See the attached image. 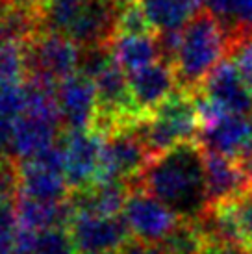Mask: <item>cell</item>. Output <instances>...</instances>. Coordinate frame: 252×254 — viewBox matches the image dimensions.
Returning a JSON list of instances; mask_svg holds the SVG:
<instances>
[{
  "mask_svg": "<svg viewBox=\"0 0 252 254\" xmlns=\"http://www.w3.org/2000/svg\"><path fill=\"white\" fill-rule=\"evenodd\" d=\"M152 32L154 28L150 26L139 2H132L119 9L117 36H141V34H152Z\"/></svg>",
  "mask_w": 252,
  "mask_h": 254,
  "instance_id": "603a6c76",
  "label": "cell"
},
{
  "mask_svg": "<svg viewBox=\"0 0 252 254\" xmlns=\"http://www.w3.org/2000/svg\"><path fill=\"white\" fill-rule=\"evenodd\" d=\"M133 130L147 147L152 160L176 145L193 143L198 139L200 132L195 95L178 89L156 112L141 117L133 125Z\"/></svg>",
  "mask_w": 252,
  "mask_h": 254,
  "instance_id": "3957f363",
  "label": "cell"
},
{
  "mask_svg": "<svg viewBox=\"0 0 252 254\" xmlns=\"http://www.w3.org/2000/svg\"><path fill=\"white\" fill-rule=\"evenodd\" d=\"M132 184L145 188L184 221H196L210 206L204 150L196 141L176 145L156 156Z\"/></svg>",
  "mask_w": 252,
  "mask_h": 254,
  "instance_id": "6da1fadb",
  "label": "cell"
},
{
  "mask_svg": "<svg viewBox=\"0 0 252 254\" xmlns=\"http://www.w3.org/2000/svg\"><path fill=\"white\" fill-rule=\"evenodd\" d=\"M104 135L95 130H67L62 148L65 156V180L70 191L89 188L100 169Z\"/></svg>",
  "mask_w": 252,
  "mask_h": 254,
  "instance_id": "9c48e42d",
  "label": "cell"
},
{
  "mask_svg": "<svg viewBox=\"0 0 252 254\" xmlns=\"http://www.w3.org/2000/svg\"><path fill=\"white\" fill-rule=\"evenodd\" d=\"M226 58L252 91V28L232 30Z\"/></svg>",
  "mask_w": 252,
  "mask_h": 254,
  "instance_id": "7402d4cb",
  "label": "cell"
},
{
  "mask_svg": "<svg viewBox=\"0 0 252 254\" xmlns=\"http://www.w3.org/2000/svg\"><path fill=\"white\" fill-rule=\"evenodd\" d=\"M238 213L243 234V245L252 251V190L238 198Z\"/></svg>",
  "mask_w": 252,
  "mask_h": 254,
  "instance_id": "4316f807",
  "label": "cell"
},
{
  "mask_svg": "<svg viewBox=\"0 0 252 254\" xmlns=\"http://www.w3.org/2000/svg\"><path fill=\"white\" fill-rule=\"evenodd\" d=\"M196 143L206 152L249 162L252 160V115L224 113L200 128Z\"/></svg>",
  "mask_w": 252,
  "mask_h": 254,
  "instance_id": "ba28073f",
  "label": "cell"
},
{
  "mask_svg": "<svg viewBox=\"0 0 252 254\" xmlns=\"http://www.w3.org/2000/svg\"><path fill=\"white\" fill-rule=\"evenodd\" d=\"M130 193V184L119 180H98L89 188L70 191L69 204L74 215H123L126 197Z\"/></svg>",
  "mask_w": 252,
  "mask_h": 254,
  "instance_id": "5bb4252c",
  "label": "cell"
},
{
  "mask_svg": "<svg viewBox=\"0 0 252 254\" xmlns=\"http://www.w3.org/2000/svg\"><path fill=\"white\" fill-rule=\"evenodd\" d=\"M195 223L208 245H243L238 200L210 204Z\"/></svg>",
  "mask_w": 252,
  "mask_h": 254,
  "instance_id": "2e32d148",
  "label": "cell"
},
{
  "mask_svg": "<svg viewBox=\"0 0 252 254\" xmlns=\"http://www.w3.org/2000/svg\"><path fill=\"white\" fill-rule=\"evenodd\" d=\"M28 74L26 41L0 43V85H19Z\"/></svg>",
  "mask_w": 252,
  "mask_h": 254,
  "instance_id": "ffe728a7",
  "label": "cell"
},
{
  "mask_svg": "<svg viewBox=\"0 0 252 254\" xmlns=\"http://www.w3.org/2000/svg\"><path fill=\"white\" fill-rule=\"evenodd\" d=\"M252 28V0H236L232 30Z\"/></svg>",
  "mask_w": 252,
  "mask_h": 254,
  "instance_id": "f1b7e54d",
  "label": "cell"
},
{
  "mask_svg": "<svg viewBox=\"0 0 252 254\" xmlns=\"http://www.w3.org/2000/svg\"><path fill=\"white\" fill-rule=\"evenodd\" d=\"M19 226L32 232H45L52 228H69L74 217L69 200L47 202L28 197H19L15 202Z\"/></svg>",
  "mask_w": 252,
  "mask_h": 254,
  "instance_id": "e0dca14e",
  "label": "cell"
},
{
  "mask_svg": "<svg viewBox=\"0 0 252 254\" xmlns=\"http://www.w3.org/2000/svg\"><path fill=\"white\" fill-rule=\"evenodd\" d=\"M28 89L26 85H0V117L17 121L26 112Z\"/></svg>",
  "mask_w": 252,
  "mask_h": 254,
  "instance_id": "d4e9b609",
  "label": "cell"
},
{
  "mask_svg": "<svg viewBox=\"0 0 252 254\" xmlns=\"http://www.w3.org/2000/svg\"><path fill=\"white\" fill-rule=\"evenodd\" d=\"M21 193L19 165L11 158H0V204H15Z\"/></svg>",
  "mask_w": 252,
  "mask_h": 254,
  "instance_id": "484cf974",
  "label": "cell"
},
{
  "mask_svg": "<svg viewBox=\"0 0 252 254\" xmlns=\"http://www.w3.org/2000/svg\"><path fill=\"white\" fill-rule=\"evenodd\" d=\"M35 254H78L69 228H52L35 238Z\"/></svg>",
  "mask_w": 252,
  "mask_h": 254,
  "instance_id": "cb8c5ba5",
  "label": "cell"
},
{
  "mask_svg": "<svg viewBox=\"0 0 252 254\" xmlns=\"http://www.w3.org/2000/svg\"><path fill=\"white\" fill-rule=\"evenodd\" d=\"M19 228L15 204H0V240L11 238Z\"/></svg>",
  "mask_w": 252,
  "mask_h": 254,
  "instance_id": "83f0119b",
  "label": "cell"
},
{
  "mask_svg": "<svg viewBox=\"0 0 252 254\" xmlns=\"http://www.w3.org/2000/svg\"><path fill=\"white\" fill-rule=\"evenodd\" d=\"M123 217L133 240L150 247H160L182 221L167 204L137 184H130Z\"/></svg>",
  "mask_w": 252,
  "mask_h": 254,
  "instance_id": "5b68a950",
  "label": "cell"
},
{
  "mask_svg": "<svg viewBox=\"0 0 252 254\" xmlns=\"http://www.w3.org/2000/svg\"><path fill=\"white\" fill-rule=\"evenodd\" d=\"M60 127L62 123L37 117L32 113H22L15 121L13 145H11L9 158L15 162H22V160H30L34 156L41 154L47 148L54 147Z\"/></svg>",
  "mask_w": 252,
  "mask_h": 254,
  "instance_id": "9a60e30c",
  "label": "cell"
},
{
  "mask_svg": "<svg viewBox=\"0 0 252 254\" xmlns=\"http://www.w3.org/2000/svg\"><path fill=\"white\" fill-rule=\"evenodd\" d=\"M128 80H130L133 102L143 117L156 112L171 95L178 91L176 89L178 78H176L175 67L163 60L148 65L141 71L130 72Z\"/></svg>",
  "mask_w": 252,
  "mask_h": 254,
  "instance_id": "7c38bea8",
  "label": "cell"
},
{
  "mask_svg": "<svg viewBox=\"0 0 252 254\" xmlns=\"http://www.w3.org/2000/svg\"><path fill=\"white\" fill-rule=\"evenodd\" d=\"M117 254H161V253L158 251V247H150V245H145V243H139V241L132 240Z\"/></svg>",
  "mask_w": 252,
  "mask_h": 254,
  "instance_id": "1f68e13d",
  "label": "cell"
},
{
  "mask_svg": "<svg viewBox=\"0 0 252 254\" xmlns=\"http://www.w3.org/2000/svg\"><path fill=\"white\" fill-rule=\"evenodd\" d=\"M112 52L117 64L128 74L141 71L148 65L160 62V47L158 37L152 34H141V36H115L112 41Z\"/></svg>",
  "mask_w": 252,
  "mask_h": 254,
  "instance_id": "d6986e66",
  "label": "cell"
},
{
  "mask_svg": "<svg viewBox=\"0 0 252 254\" xmlns=\"http://www.w3.org/2000/svg\"><path fill=\"white\" fill-rule=\"evenodd\" d=\"M206 240L198 230L195 221H180L173 232L169 234L158 251L161 254H202Z\"/></svg>",
  "mask_w": 252,
  "mask_h": 254,
  "instance_id": "44dd1931",
  "label": "cell"
},
{
  "mask_svg": "<svg viewBox=\"0 0 252 254\" xmlns=\"http://www.w3.org/2000/svg\"><path fill=\"white\" fill-rule=\"evenodd\" d=\"M30 80L49 85H60L63 80L80 72L82 49L70 37L39 32L26 41Z\"/></svg>",
  "mask_w": 252,
  "mask_h": 254,
  "instance_id": "277c9868",
  "label": "cell"
},
{
  "mask_svg": "<svg viewBox=\"0 0 252 254\" xmlns=\"http://www.w3.org/2000/svg\"><path fill=\"white\" fill-rule=\"evenodd\" d=\"M150 26L160 32H182L202 9V0H139Z\"/></svg>",
  "mask_w": 252,
  "mask_h": 254,
  "instance_id": "ac0fdd59",
  "label": "cell"
},
{
  "mask_svg": "<svg viewBox=\"0 0 252 254\" xmlns=\"http://www.w3.org/2000/svg\"><path fill=\"white\" fill-rule=\"evenodd\" d=\"M202 254H252L251 249H247L245 245H206Z\"/></svg>",
  "mask_w": 252,
  "mask_h": 254,
  "instance_id": "4dcf8cb0",
  "label": "cell"
},
{
  "mask_svg": "<svg viewBox=\"0 0 252 254\" xmlns=\"http://www.w3.org/2000/svg\"><path fill=\"white\" fill-rule=\"evenodd\" d=\"M13 236H11V238H2V240H0V254H32V253L22 251V249L15 243Z\"/></svg>",
  "mask_w": 252,
  "mask_h": 254,
  "instance_id": "d6a6232c",
  "label": "cell"
},
{
  "mask_svg": "<svg viewBox=\"0 0 252 254\" xmlns=\"http://www.w3.org/2000/svg\"><path fill=\"white\" fill-rule=\"evenodd\" d=\"M26 2H30V4H34V6H37V7H43L49 0H26Z\"/></svg>",
  "mask_w": 252,
  "mask_h": 254,
  "instance_id": "e575fe53",
  "label": "cell"
},
{
  "mask_svg": "<svg viewBox=\"0 0 252 254\" xmlns=\"http://www.w3.org/2000/svg\"><path fill=\"white\" fill-rule=\"evenodd\" d=\"M69 234L78 254H117L133 240L123 215H74Z\"/></svg>",
  "mask_w": 252,
  "mask_h": 254,
  "instance_id": "52a82bcc",
  "label": "cell"
},
{
  "mask_svg": "<svg viewBox=\"0 0 252 254\" xmlns=\"http://www.w3.org/2000/svg\"><path fill=\"white\" fill-rule=\"evenodd\" d=\"M15 121L0 117V158H9L11 145H13Z\"/></svg>",
  "mask_w": 252,
  "mask_h": 254,
  "instance_id": "f546056e",
  "label": "cell"
},
{
  "mask_svg": "<svg viewBox=\"0 0 252 254\" xmlns=\"http://www.w3.org/2000/svg\"><path fill=\"white\" fill-rule=\"evenodd\" d=\"M58 106L67 130H91L98 113L97 85L89 76L76 72L58 85Z\"/></svg>",
  "mask_w": 252,
  "mask_h": 254,
  "instance_id": "30bf717a",
  "label": "cell"
},
{
  "mask_svg": "<svg viewBox=\"0 0 252 254\" xmlns=\"http://www.w3.org/2000/svg\"><path fill=\"white\" fill-rule=\"evenodd\" d=\"M195 93L204 95L226 113L252 115V91L228 60H223Z\"/></svg>",
  "mask_w": 252,
  "mask_h": 254,
  "instance_id": "8fae6325",
  "label": "cell"
},
{
  "mask_svg": "<svg viewBox=\"0 0 252 254\" xmlns=\"http://www.w3.org/2000/svg\"><path fill=\"white\" fill-rule=\"evenodd\" d=\"M135 125V123H133ZM132 127L117 128L115 132L104 137L100 169L95 178L98 180H119L132 184L143 175L147 165L152 162L147 147L143 145L139 135Z\"/></svg>",
  "mask_w": 252,
  "mask_h": 254,
  "instance_id": "8992f818",
  "label": "cell"
},
{
  "mask_svg": "<svg viewBox=\"0 0 252 254\" xmlns=\"http://www.w3.org/2000/svg\"><path fill=\"white\" fill-rule=\"evenodd\" d=\"M113 6L117 7V9H121V7L128 6V4H132V2H135V0H110Z\"/></svg>",
  "mask_w": 252,
  "mask_h": 254,
  "instance_id": "836d02e7",
  "label": "cell"
},
{
  "mask_svg": "<svg viewBox=\"0 0 252 254\" xmlns=\"http://www.w3.org/2000/svg\"><path fill=\"white\" fill-rule=\"evenodd\" d=\"M230 34L226 22L206 7L182 30L173 67L184 91L195 93L200 89L211 71L228 54Z\"/></svg>",
  "mask_w": 252,
  "mask_h": 254,
  "instance_id": "7a4b0ae2",
  "label": "cell"
},
{
  "mask_svg": "<svg viewBox=\"0 0 252 254\" xmlns=\"http://www.w3.org/2000/svg\"><path fill=\"white\" fill-rule=\"evenodd\" d=\"M204 171L210 204L238 200L252 190L243 165L228 156L204 150Z\"/></svg>",
  "mask_w": 252,
  "mask_h": 254,
  "instance_id": "4fadbf2b",
  "label": "cell"
}]
</instances>
